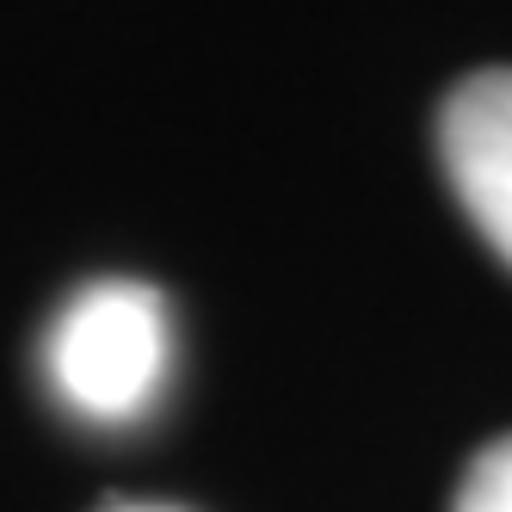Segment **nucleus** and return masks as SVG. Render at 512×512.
Here are the masks:
<instances>
[{"instance_id": "1", "label": "nucleus", "mask_w": 512, "mask_h": 512, "mask_svg": "<svg viewBox=\"0 0 512 512\" xmlns=\"http://www.w3.org/2000/svg\"><path fill=\"white\" fill-rule=\"evenodd\" d=\"M44 371L62 408L93 426H124L149 414L173 371L167 297L136 278L81 284L44 334Z\"/></svg>"}, {"instance_id": "2", "label": "nucleus", "mask_w": 512, "mask_h": 512, "mask_svg": "<svg viewBox=\"0 0 512 512\" xmlns=\"http://www.w3.org/2000/svg\"><path fill=\"white\" fill-rule=\"evenodd\" d=\"M438 155L469 223L512 266V68H482L445 99Z\"/></svg>"}, {"instance_id": "3", "label": "nucleus", "mask_w": 512, "mask_h": 512, "mask_svg": "<svg viewBox=\"0 0 512 512\" xmlns=\"http://www.w3.org/2000/svg\"><path fill=\"white\" fill-rule=\"evenodd\" d=\"M451 512H512V438H494V445L469 463Z\"/></svg>"}, {"instance_id": "4", "label": "nucleus", "mask_w": 512, "mask_h": 512, "mask_svg": "<svg viewBox=\"0 0 512 512\" xmlns=\"http://www.w3.org/2000/svg\"><path fill=\"white\" fill-rule=\"evenodd\" d=\"M105 512H179V506H155V500H124V506H105Z\"/></svg>"}]
</instances>
